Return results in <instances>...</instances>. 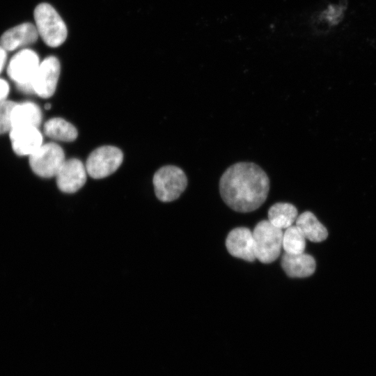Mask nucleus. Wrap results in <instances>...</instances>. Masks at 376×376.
Here are the masks:
<instances>
[{"label": "nucleus", "mask_w": 376, "mask_h": 376, "mask_svg": "<svg viewBox=\"0 0 376 376\" xmlns=\"http://www.w3.org/2000/svg\"><path fill=\"white\" fill-rule=\"evenodd\" d=\"M269 191L267 173L252 162L229 166L219 180V192L225 203L235 211L249 212L265 201Z\"/></svg>", "instance_id": "f257e3e1"}, {"label": "nucleus", "mask_w": 376, "mask_h": 376, "mask_svg": "<svg viewBox=\"0 0 376 376\" xmlns=\"http://www.w3.org/2000/svg\"><path fill=\"white\" fill-rule=\"evenodd\" d=\"M33 17L38 35L47 45L57 47L65 42L68 35L66 25L50 4H38Z\"/></svg>", "instance_id": "f03ea898"}, {"label": "nucleus", "mask_w": 376, "mask_h": 376, "mask_svg": "<svg viewBox=\"0 0 376 376\" xmlns=\"http://www.w3.org/2000/svg\"><path fill=\"white\" fill-rule=\"evenodd\" d=\"M252 233L256 258L263 263L276 260L283 248L282 229L274 226L268 220H263L257 224Z\"/></svg>", "instance_id": "7ed1b4c3"}, {"label": "nucleus", "mask_w": 376, "mask_h": 376, "mask_svg": "<svg viewBox=\"0 0 376 376\" xmlns=\"http://www.w3.org/2000/svg\"><path fill=\"white\" fill-rule=\"evenodd\" d=\"M40 63L36 52L30 49L18 51L10 58L7 67V74L17 85L19 90L33 93L31 82Z\"/></svg>", "instance_id": "20e7f679"}, {"label": "nucleus", "mask_w": 376, "mask_h": 376, "mask_svg": "<svg viewBox=\"0 0 376 376\" xmlns=\"http://www.w3.org/2000/svg\"><path fill=\"white\" fill-rule=\"evenodd\" d=\"M153 185L155 195L159 201L171 202L178 198L185 190L187 178L181 169L168 165L156 171Z\"/></svg>", "instance_id": "39448f33"}, {"label": "nucleus", "mask_w": 376, "mask_h": 376, "mask_svg": "<svg viewBox=\"0 0 376 376\" xmlns=\"http://www.w3.org/2000/svg\"><path fill=\"white\" fill-rule=\"evenodd\" d=\"M65 161L63 150L55 143H43L29 156L31 170L38 176H56Z\"/></svg>", "instance_id": "423d86ee"}, {"label": "nucleus", "mask_w": 376, "mask_h": 376, "mask_svg": "<svg viewBox=\"0 0 376 376\" xmlns=\"http://www.w3.org/2000/svg\"><path fill=\"white\" fill-rule=\"evenodd\" d=\"M123 159V155L119 148L101 146L89 155L86 163L87 173L95 179L105 178L118 169Z\"/></svg>", "instance_id": "0eeeda50"}, {"label": "nucleus", "mask_w": 376, "mask_h": 376, "mask_svg": "<svg viewBox=\"0 0 376 376\" xmlns=\"http://www.w3.org/2000/svg\"><path fill=\"white\" fill-rule=\"evenodd\" d=\"M60 70L56 57L50 56L42 60L31 82L33 93L43 98L51 97L56 88Z\"/></svg>", "instance_id": "6e6552de"}, {"label": "nucleus", "mask_w": 376, "mask_h": 376, "mask_svg": "<svg viewBox=\"0 0 376 376\" xmlns=\"http://www.w3.org/2000/svg\"><path fill=\"white\" fill-rule=\"evenodd\" d=\"M86 173V166L80 160L67 159L55 176L57 186L64 193H75L85 184Z\"/></svg>", "instance_id": "1a4fd4ad"}, {"label": "nucleus", "mask_w": 376, "mask_h": 376, "mask_svg": "<svg viewBox=\"0 0 376 376\" xmlns=\"http://www.w3.org/2000/svg\"><path fill=\"white\" fill-rule=\"evenodd\" d=\"M9 134L12 148L20 156L29 157L43 144L42 135L37 127H13Z\"/></svg>", "instance_id": "9d476101"}, {"label": "nucleus", "mask_w": 376, "mask_h": 376, "mask_svg": "<svg viewBox=\"0 0 376 376\" xmlns=\"http://www.w3.org/2000/svg\"><path fill=\"white\" fill-rule=\"evenodd\" d=\"M226 246L229 253L234 257L249 262L256 259L253 233L247 228L233 229L226 237Z\"/></svg>", "instance_id": "9b49d317"}, {"label": "nucleus", "mask_w": 376, "mask_h": 376, "mask_svg": "<svg viewBox=\"0 0 376 376\" xmlns=\"http://www.w3.org/2000/svg\"><path fill=\"white\" fill-rule=\"evenodd\" d=\"M39 35L34 24L24 22L4 32L0 38V45L11 52L33 44Z\"/></svg>", "instance_id": "f8f14e48"}, {"label": "nucleus", "mask_w": 376, "mask_h": 376, "mask_svg": "<svg viewBox=\"0 0 376 376\" xmlns=\"http://www.w3.org/2000/svg\"><path fill=\"white\" fill-rule=\"evenodd\" d=\"M285 274L292 278H304L312 275L316 267L315 260L309 254L284 253L281 263Z\"/></svg>", "instance_id": "ddd939ff"}, {"label": "nucleus", "mask_w": 376, "mask_h": 376, "mask_svg": "<svg viewBox=\"0 0 376 376\" xmlns=\"http://www.w3.org/2000/svg\"><path fill=\"white\" fill-rule=\"evenodd\" d=\"M41 120L42 111L36 103L29 101L15 103L11 113L12 128L28 126L38 127Z\"/></svg>", "instance_id": "4468645a"}, {"label": "nucleus", "mask_w": 376, "mask_h": 376, "mask_svg": "<svg viewBox=\"0 0 376 376\" xmlns=\"http://www.w3.org/2000/svg\"><path fill=\"white\" fill-rule=\"evenodd\" d=\"M295 223L306 239L313 242H322L328 237L327 228L311 212L306 211L299 214Z\"/></svg>", "instance_id": "2eb2a0df"}, {"label": "nucleus", "mask_w": 376, "mask_h": 376, "mask_svg": "<svg viewBox=\"0 0 376 376\" xmlns=\"http://www.w3.org/2000/svg\"><path fill=\"white\" fill-rule=\"evenodd\" d=\"M297 217V208L289 203H276L268 210V221L282 230L292 226Z\"/></svg>", "instance_id": "dca6fc26"}, {"label": "nucleus", "mask_w": 376, "mask_h": 376, "mask_svg": "<svg viewBox=\"0 0 376 376\" xmlns=\"http://www.w3.org/2000/svg\"><path fill=\"white\" fill-rule=\"evenodd\" d=\"M44 132L49 138L62 141H72L77 136V129L61 118L47 120L44 125Z\"/></svg>", "instance_id": "f3484780"}, {"label": "nucleus", "mask_w": 376, "mask_h": 376, "mask_svg": "<svg viewBox=\"0 0 376 376\" xmlns=\"http://www.w3.org/2000/svg\"><path fill=\"white\" fill-rule=\"evenodd\" d=\"M306 237L295 225L285 229L283 235V249L285 253L299 254L304 252Z\"/></svg>", "instance_id": "a211bd4d"}, {"label": "nucleus", "mask_w": 376, "mask_h": 376, "mask_svg": "<svg viewBox=\"0 0 376 376\" xmlns=\"http://www.w3.org/2000/svg\"><path fill=\"white\" fill-rule=\"evenodd\" d=\"M15 103L10 100L0 103V134L10 132L12 128L11 113Z\"/></svg>", "instance_id": "6ab92c4d"}, {"label": "nucleus", "mask_w": 376, "mask_h": 376, "mask_svg": "<svg viewBox=\"0 0 376 376\" xmlns=\"http://www.w3.org/2000/svg\"><path fill=\"white\" fill-rule=\"evenodd\" d=\"M331 5L322 13V17L326 19L327 24L333 25L336 24L342 16L343 9L341 6Z\"/></svg>", "instance_id": "aec40b11"}, {"label": "nucleus", "mask_w": 376, "mask_h": 376, "mask_svg": "<svg viewBox=\"0 0 376 376\" xmlns=\"http://www.w3.org/2000/svg\"><path fill=\"white\" fill-rule=\"evenodd\" d=\"M10 87L8 83L3 79L0 78V103L7 100Z\"/></svg>", "instance_id": "412c9836"}, {"label": "nucleus", "mask_w": 376, "mask_h": 376, "mask_svg": "<svg viewBox=\"0 0 376 376\" xmlns=\"http://www.w3.org/2000/svg\"><path fill=\"white\" fill-rule=\"evenodd\" d=\"M7 60V51L0 45V74L3 71Z\"/></svg>", "instance_id": "4be33fe9"}]
</instances>
